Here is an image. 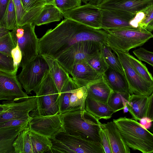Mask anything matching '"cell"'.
Masks as SVG:
<instances>
[{
	"instance_id": "cell-1",
	"label": "cell",
	"mask_w": 153,
	"mask_h": 153,
	"mask_svg": "<svg viewBox=\"0 0 153 153\" xmlns=\"http://www.w3.org/2000/svg\"><path fill=\"white\" fill-rule=\"evenodd\" d=\"M107 32L74 20L65 19L53 29L47 31L39 39L38 54L57 59L77 43L94 41L106 43Z\"/></svg>"
},
{
	"instance_id": "cell-2",
	"label": "cell",
	"mask_w": 153,
	"mask_h": 153,
	"mask_svg": "<svg viewBox=\"0 0 153 153\" xmlns=\"http://www.w3.org/2000/svg\"><path fill=\"white\" fill-rule=\"evenodd\" d=\"M60 114L66 132L87 140L101 143L102 123L85 109L68 111Z\"/></svg>"
},
{
	"instance_id": "cell-3",
	"label": "cell",
	"mask_w": 153,
	"mask_h": 153,
	"mask_svg": "<svg viewBox=\"0 0 153 153\" xmlns=\"http://www.w3.org/2000/svg\"><path fill=\"white\" fill-rule=\"evenodd\" d=\"M113 121L129 148L143 153H153V133L140 123L125 117Z\"/></svg>"
},
{
	"instance_id": "cell-4",
	"label": "cell",
	"mask_w": 153,
	"mask_h": 153,
	"mask_svg": "<svg viewBox=\"0 0 153 153\" xmlns=\"http://www.w3.org/2000/svg\"><path fill=\"white\" fill-rule=\"evenodd\" d=\"M105 30L106 43L111 48L125 53L143 45L153 38V34L145 28H124Z\"/></svg>"
},
{
	"instance_id": "cell-5",
	"label": "cell",
	"mask_w": 153,
	"mask_h": 153,
	"mask_svg": "<svg viewBox=\"0 0 153 153\" xmlns=\"http://www.w3.org/2000/svg\"><path fill=\"white\" fill-rule=\"evenodd\" d=\"M50 139L52 145L48 153H105L101 143L87 140L65 131Z\"/></svg>"
},
{
	"instance_id": "cell-6",
	"label": "cell",
	"mask_w": 153,
	"mask_h": 153,
	"mask_svg": "<svg viewBox=\"0 0 153 153\" xmlns=\"http://www.w3.org/2000/svg\"><path fill=\"white\" fill-rule=\"evenodd\" d=\"M37 107L29 114L34 116H49L59 113V93L49 72L45 75L35 93Z\"/></svg>"
},
{
	"instance_id": "cell-7",
	"label": "cell",
	"mask_w": 153,
	"mask_h": 153,
	"mask_svg": "<svg viewBox=\"0 0 153 153\" xmlns=\"http://www.w3.org/2000/svg\"><path fill=\"white\" fill-rule=\"evenodd\" d=\"M35 27L32 24L28 23L18 26L10 32L15 45H18L22 53L20 67L22 68L38 54L39 39L35 33Z\"/></svg>"
},
{
	"instance_id": "cell-8",
	"label": "cell",
	"mask_w": 153,
	"mask_h": 153,
	"mask_svg": "<svg viewBox=\"0 0 153 153\" xmlns=\"http://www.w3.org/2000/svg\"><path fill=\"white\" fill-rule=\"evenodd\" d=\"M49 68L44 57L38 54L22 68L17 77L27 94L35 93Z\"/></svg>"
},
{
	"instance_id": "cell-9",
	"label": "cell",
	"mask_w": 153,
	"mask_h": 153,
	"mask_svg": "<svg viewBox=\"0 0 153 153\" xmlns=\"http://www.w3.org/2000/svg\"><path fill=\"white\" fill-rule=\"evenodd\" d=\"M88 95L85 86H80L70 77L62 87L58 98L59 114L85 109V101Z\"/></svg>"
},
{
	"instance_id": "cell-10",
	"label": "cell",
	"mask_w": 153,
	"mask_h": 153,
	"mask_svg": "<svg viewBox=\"0 0 153 153\" xmlns=\"http://www.w3.org/2000/svg\"><path fill=\"white\" fill-rule=\"evenodd\" d=\"M118 57L123 68L131 95L149 96L153 91V82L140 76L131 65L127 53L111 48Z\"/></svg>"
},
{
	"instance_id": "cell-11",
	"label": "cell",
	"mask_w": 153,
	"mask_h": 153,
	"mask_svg": "<svg viewBox=\"0 0 153 153\" xmlns=\"http://www.w3.org/2000/svg\"><path fill=\"white\" fill-rule=\"evenodd\" d=\"M103 44L90 41L77 43L62 53L56 59L69 74L74 65L86 61L89 54L100 50Z\"/></svg>"
},
{
	"instance_id": "cell-12",
	"label": "cell",
	"mask_w": 153,
	"mask_h": 153,
	"mask_svg": "<svg viewBox=\"0 0 153 153\" xmlns=\"http://www.w3.org/2000/svg\"><path fill=\"white\" fill-rule=\"evenodd\" d=\"M37 105L36 96L18 102L3 101L0 105V123L14 119L31 118L29 113L35 110Z\"/></svg>"
},
{
	"instance_id": "cell-13",
	"label": "cell",
	"mask_w": 153,
	"mask_h": 153,
	"mask_svg": "<svg viewBox=\"0 0 153 153\" xmlns=\"http://www.w3.org/2000/svg\"><path fill=\"white\" fill-rule=\"evenodd\" d=\"M69 19L89 27L101 29V9L89 3L62 13Z\"/></svg>"
},
{
	"instance_id": "cell-14",
	"label": "cell",
	"mask_w": 153,
	"mask_h": 153,
	"mask_svg": "<svg viewBox=\"0 0 153 153\" xmlns=\"http://www.w3.org/2000/svg\"><path fill=\"white\" fill-rule=\"evenodd\" d=\"M32 117L29 124L30 130L50 139L54 137L59 132L64 131L59 113Z\"/></svg>"
},
{
	"instance_id": "cell-15",
	"label": "cell",
	"mask_w": 153,
	"mask_h": 153,
	"mask_svg": "<svg viewBox=\"0 0 153 153\" xmlns=\"http://www.w3.org/2000/svg\"><path fill=\"white\" fill-rule=\"evenodd\" d=\"M16 74L0 71V100L16 101L29 97L22 90Z\"/></svg>"
},
{
	"instance_id": "cell-16",
	"label": "cell",
	"mask_w": 153,
	"mask_h": 153,
	"mask_svg": "<svg viewBox=\"0 0 153 153\" xmlns=\"http://www.w3.org/2000/svg\"><path fill=\"white\" fill-rule=\"evenodd\" d=\"M101 29L106 30L134 28L131 26L130 22L135 15L128 12L114 9H101Z\"/></svg>"
},
{
	"instance_id": "cell-17",
	"label": "cell",
	"mask_w": 153,
	"mask_h": 153,
	"mask_svg": "<svg viewBox=\"0 0 153 153\" xmlns=\"http://www.w3.org/2000/svg\"><path fill=\"white\" fill-rule=\"evenodd\" d=\"M153 4V0H105L97 6L101 9L121 10L135 15Z\"/></svg>"
},
{
	"instance_id": "cell-18",
	"label": "cell",
	"mask_w": 153,
	"mask_h": 153,
	"mask_svg": "<svg viewBox=\"0 0 153 153\" xmlns=\"http://www.w3.org/2000/svg\"><path fill=\"white\" fill-rule=\"evenodd\" d=\"M69 74L76 83L82 87H86L88 84L99 79L102 75L97 71L86 61L74 65Z\"/></svg>"
},
{
	"instance_id": "cell-19",
	"label": "cell",
	"mask_w": 153,
	"mask_h": 153,
	"mask_svg": "<svg viewBox=\"0 0 153 153\" xmlns=\"http://www.w3.org/2000/svg\"><path fill=\"white\" fill-rule=\"evenodd\" d=\"M102 128L108 137L112 153H130L128 146L114 123L113 121L102 124Z\"/></svg>"
},
{
	"instance_id": "cell-20",
	"label": "cell",
	"mask_w": 153,
	"mask_h": 153,
	"mask_svg": "<svg viewBox=\"0 0 153 153\" xmlns=\"http://www.w3.org/2000/svg\"><path fill=\"white\" fill-rule=\"evenodd\" d=\"M87 96L96 100L107 103L113 91L108 84L103 74L98 79L86 85Z\"/></svg>"
},
{
	"instance_id": "cell-21",
	"label": "cell",
	"mask_w": 153,
	"mask_h": 153,
	"mask_svg": "<svg viewBox=\"0 0 153 153\" xmlns=\"http://www.w3.org/2000/svg\"><path fill=\"white\" fill-rule=\"evenodd\" d=\"M28 127L29 124L0 128V153H15L14 142L19 134Z\"/></svg>"
},
{
	"instance_id": "cell-22",
	"label": "cell",
	"mask_w": 153,
	"mask_h": 153,
	"mask_svg": "<svg viewBox=\"0 0 153 153\" xmlns=\"http://www.w3.org/2000/svg\"><path fill=\"white\" fill-rule=\"evenodd\" d=\"M149 96L130 95L126 106L134 119L140 121L146 117Z\"/></svg>"
},
{
	"instance_id": "cell-23",
	"label": "cell",
	"mask_w": 153,
	"mask_h": 153,
	"mask_svg": "<svg viewBox=\"0 0 153 153\" xmlns=\"http://www.w3.org/2000/svg\"><path fill=\"white\" fill-rule=\"evenodd\" d=\"M43 56L47 62L51 76L60 93L62 87L71 77L69 74L56 59Z\"/></svg>"
},
{
	"instance_id": "cell-24",
	"label": "cell",
	"mask_w": 153,
	"mask_h": 153,
	"mask_svg": "<svg viewBox=\"0 0 153 153\" xmlns=\"http://www.w3.org/2000/svg\"><path fill=\"white\" fill-rule=\"evenodd\" d=\"M85 109L99 120L110 119L115 113L107 103L98 101L88 96L85 101Z\"/></svg>"
},
{
	"instance_id": "cell-25",
	"label": "cell",
	"mask_w": 153,
	"mask_h": 153,
	"mask_svg": "<svg viewBox=\"0 0 153 153\" xmlns=\"http://www.w3.org/2000/svg\"><path fill=\"white\" fill-rule=\"evenodd\" d=\"M21 1L26 15L20 26L28 23L33 25L35 20L46 4L45 0H21Z\"/></svg>"
},
{
	"instance_id": "cell-26",
	"label": "cell",
	"mask_w": 153,
	"mask_h": 153,
	"mask_svg": "<svg viewBox=\"0 0 153 153\" xmlns=\"http://www.w3.org/2000/svg\"><path fill=\"white\" fill-rule=\"evenodd\" d=\"M103 75L113 91L129 93L128 83L124 75L110 68Z\"/></svg>"
},
{
	"instance_id": "cell-27",
	"label": "cell",
	"mask_w": 153,
	"mask_h": 153,
	"mask_svg": "<svg viewBox=\"0 0 153 153\" xmlns=\"http://www.w3.org/2000/svg\"><path fill=\"white\" fill-rule=\"evenodd\" d=\"M62 12L54 5L46 4L35 20L33 25L40 26L58 21L63 17Z\"/></svg>"
},
{
	"instance_id": "cell-28",
	"label": "cell",
	"mask_w": 153,
	"mask_h": 153,
	"mask_svg": "<svg viewBox=\"0 0 153 153\" xmlns=\"http://www.w3.org/2000/svg\"><path fill=\"white\" fill-rule=\"evenodd\" d=\"M29 127L20 132L14 142L15 153H34Z\"/></svg>"
},
{
	"instance_id": "cell-29",
	"label": "cell",
	"mask_w": 153,
	"mask_h": 153,
	"mask_svg": "<svg viewBox=\"0 0 153 153\" xmlns=\"http://www.w3.org/2000/svg\"><path fill=\"white\" fill-rule=\"evenodd\" d=\"M100 51L109 67L124 75L120 61L111 48L105 43L102 45Z\"/></svg>"
},
{
	"instance_id": "cell-30",
	"label": "cell",
	"mask_w": 153,
	"mask_h": 153,
	"mask_svg": "<svg viewBox=\"0 0 153 153\" xmlns=\"http://www.w3.org/2000/svg\"><path fill=\"white\" fill-rule=\"evenodd\" d=\"M30 135L34 153L48 152L50 151L52 145L50 138L33 131L30 129Z\"/></svg>"
},
{
	"instance_id": "cell-31",
	"label": "cell",
	"mask_w": 153,
	"mask_h": 153,
	"mask_svg": "<svg viewBox=\"0 0 153 153\" xmlns=\"http://www.w3.org/2000/svg\"><path fill=\"white\" fill-rule=\"evenodd\" d=\"M130 95L129 93H123L113 91L109 97L107 104L116 112L123 109L126 106Z\"/></svg>"
},
{
	"instance_id": "cell-32",
	"label": "cell",
	"mask_w": 153,
	"mask_h": 153,
	"mask_svg": "<svg viewBox=\"0 0 153 153\" xmlns=\"http://www.w3.org/2000/svg\"><path fill=\"white\" fill-rule=\"evenodd\" d=\"M100 50L89 54L87 57L86 61L97 71L103 74L109 67Z\"/></svg>"
},
{
	"instance_id": "cell-33",
	"label": "cell",
	"mask_w": 153,
	"mask_h": 153,
	"mask_svg": "<svg viewBox=\"0 0 153 153\" xmlns=\"http://www.w3.org/2000/svg\"><path fill=\"white\" fill-rule=\"evenodd\" d=\"M130 63L135 71L147 81L153 82V77L146 66L141 61L135 58L128 52L127 53Z\"/></svg>"
},
{
	"instance_id": "cell-34",
	"label": "cell",
	"mask_w": 153,
	"mask_h": 153,
	"mask_svg": "<svg viewBox=\"0 0 153 153\" xmlns=\"http://www.w3.org/2000/svg\"><path fill=\"white\" fill-rule=\"evenodd\" d=\"M16 47L10 32L0 38V52L11 56L12 50Z\"/></svg>"
},
{
	"instance_id": "cell-35",
	"label": "cell",
	"mask_w": 153,
	"mask_h": 153,
	"mask_svg": "<svg viewBox=\"0 0 153 153\" xmlns=\"http://www.w3.org/2000/svg\"><path fill=\"white\" fill-rule=\"evenodd\" d=\"M82 0H54L55 5L62 13L81 5Z\"/></svg>"
},
{
	"instance_id": "cell-36",
	"label": "cell",
	"mask_w": 153,
	"mask_h": 153,
	"mask_svg": "<svg viewBox=\"0 0 153 153\" xmlns=\"http://www.w3.org/2000/svg\"><path fill=\"white\" fill-rule=\"evenodd\" d=\"M0 71L15 74L13 59L12 56L0 52Z\"/></svg>"
},
{
	"instance_id": "cell-37",
	"label": "cell",
	"mask_w": 153,
	"mask_h": 153,
	"mask_svg": "<svg viewBox=\"0 0 153 153\" xmlns=\"http://www.w3.org/2000/svg\"><path fill=\"white\" fill-rule=\"evenodd\" d=\"M133 52L139 60L145 62L153 66V52L140 47L134 50Z\"/></svg>"
},
{
	"instance_id": "cell-38",
	"label": "cell",
	"mask_w": 153,
	"mask_h": 153,
	"mask_svg": "<svg viewBox=\"0 0 153 153\" xmlns=\"http://www.w3.org/2000/svg\"><path fill=\"white\" fill-rule=\"evenodd\" d=\"M144 17L143 20L139 24L140 28H145L148 24L153 20V4L143 10Z\"/></svg>"
},
{
	"instance_id": "cell-39",
	"label": "cell",
	"mask_w": 153,
	"mask_h": 153,
	"mask_svg": "<svg viewBox=\"0 0 153 153\" xmlns=\"http://www.w3.org/2000/svg\"><path fill=\"white\" fill-rule=\"evenodd\" d=\"M16 119L0 123V128L23 126L28 124L32 119Z\"/></svg>"
},
{
	"instance_id": "cell-40",
	"label": "cell",
	"mask_w": 153,
	"mask_h": 153,
	"mask_svg": "<svg viewBox=\"0 0 153 153\" xmlns=\"http://www.w3.org/2000/svg\"><path fill=\"white\" fill-rule=\"evenodd\" d=\"M16 47L12 51L11 54L13 59L14 66V72L16 74L18 69L21 62L22 59V54L21 51L17 45Z\"/></svg>"
},
{
	"instance_id": "cell-41",
	"label": "cell",
	"mask_w": 153,
	"mask_h": 153,
	"mask_svg": "<svg viewBox=\"0 0 153 153\" xmlns=\"http://www.w3.org/2000/svg\"><path fill=\"white\" fill-rule=\"evenodd\" d=\"M15 8L18 27L20 25L26 13L23 10L21 0H13Z\"/></svg>"
},
{
	"instance_id": "cell-42",
	"label": "cell",
	"mask_w": 153,
	"mask_h": 153,
	"mask_svg": "<svg viewBox=\"0 0 153 153\" xmlns=\"http://www.w3.org/2000/svg\"><path fill=\"white\" fill-rule=\"evenodd\" d=\"M9 1L10 0H0V26L6 27V13Z\"/></svg>"
},
{
	"instance_id": "cell-43",
	"label": "cell",
	"mask_w": 153,
	"mask_h": 153,
	"mask_svg": "<svg viewBox=\"0 0 153 153\" xmlns=\"http://www.w3.org/2000/svg\"><path fill=\"white\" fill-rule=\"evenodd\" d=\"M100 136L101 143L105 153H112V149L109 139L102 128L100 132Z\"/></svg>"
},
{
	"instance_id": "cell-44",
	"label": "cell",
	"mask_w": 153,
	"mask_h": 153,
	"mask_svg": "<svg viewBox=\"0 0 153 153\" xmlns=\"http://www.w3.org/2000/svg\"><path fill=\"white\" fill-rule=\"evenodd\" d=\"M146 117L153 122V91L149 96Z\"/></svg>"
},
{
	"instance_id": "cell-45",
	"label": "cell",
	"mask_w": 153,
	"mask_h": 153,
	"mask_svg": "<svg viewBox=\"0 0 153 153\" xmlns=\"http://www.w3.org/2000/svg\"><path fill=\"white\" fill-rule=\"evenodd\" d=\"M140 121V123L147 129L150 127L152 122L151 120L147 117L142 118Z\"/></svg>"
},
{
	"instance_id": "cell-46",
	"label": "cell",
	"mask_w": 153,
	"mask_h": 153,
	"mask_svg": "<svg viewBox=\"0 0 153 153\" xmlns=\"http://www.w3.org/2000/svg\"><path fill=\"white\" fill-rule=\"evenodd\" d=\"M10 32L4 26H0V38L9 33Z\"/></svg>"
},
{
	"instance_id": "cell-47",
	"label": "cell",
	"mask_w": 153,
	"mask_h": 153,
	"mask_svg": "<svg viewBox=\"0 0 153 153\" xmlns=\"http://www.w3.org/2000/svg\"><path fill=\"white\" fill-rule=\"evenodd\" d=\"M105 0H90L88 3L94 5L98 6Z\"/></svg>"
},
{
	"instance_id": "cell-48",
	"label": "cell",
	"mask_w": 153,
	"mask_h": 153,
	"mask_svg": "<svg viewBox=\"0 0 153 153\" xmlns=\"http://www.w3.org/2000/svg\"><path fill=\"white\" fill-rule=\"evenodd\" d=\"M145 29L151 32L153 31V20L148 24Z\"/></svg>"
},
{
	"instance_id": "cell-49",
	"label": "cell",
	"mask_w": 153,
	"mask_h": 153,
	"mask_svg": "<svg viewBox=\"0 0 153 153\" xmlns=\"http://www.w3.org/2000/svg\"><path fill=\"white\" fill-rule=\"evenodd\" d=\"M46 4H52L54 5V0H45Z\"/></svg>"
},
{
	"instance_id": "cell-50",
	"label": "cell",
	"mask_w": 153,
	"mask_h": 153,
	"mask_svg": "<svg viewBox=\"0 0 153 153\" xmlns=\"http://www.w3.org/2000/svg\"><path fill=\"white\" fill-rule=\"evenodd\" d=\"M149 130L153 133V122L152 123V125L150 127L149 129Z\"/></svg>"
},
{
	"instance_id": "cell-51",
	"label": "cell",
	"mask_w": 153,
	"mask_h": 153,
	"mask_svg": "<svg viewBox=\"0 0 153 153\" xmlns=\"http://www.w3.org/2000/svg\"><path fill=\"white\" fill-rule=\"evenodd\" d=\"M90 0H82V1L85 4H86L89 2Z\"/></svg>"
}]
</instances>
